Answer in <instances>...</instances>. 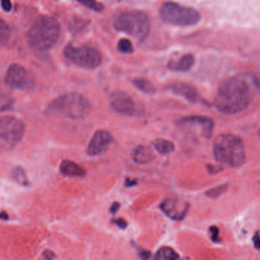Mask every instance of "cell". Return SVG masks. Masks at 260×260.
Segmentation results:
<instances>
[{
  "instance_id": "cell-12",
  "label": "cell",
  "mask_w": 260,
  "mask_h": 260,
  "mask_svg": "<svg viewBox=\"0 0 260 260\" xmlns=\"http://www.w3.org/2000/svg\"><path fill=\"white\" fill-rule=\"evenodd\" d=\"M177 124L180 127H199L202 136L207 139H209L212 135L214 126L212 118L203 115L184 117L177 121Z\"/></svg>"
},
{
  "instance_id": "cell-26",
  "label": "cell",
  "mask_w": 260,
  "mask_h": 260,
  "mask_svg": "<svg viewBox=\"0 0 260 260\" xmlns=\"http://www.w3.org/2000/svg\"><path fill=\"white\" fill-rule=\"evenodd\" d=\"M226 188H228V185H219V186L215 187L212 189L208 190L206 194L209 197L214 199V198H217L221 196L223 193H224V191H226Z\"/></svg>"
},
{
  "instance_id": "cell-33",
  "label": "cell",
  "mask_w": 260,
  "mask_h": 260,
  "mask_svg": "<svg viewBox=\"0 0 260 260\" xmlns=\"http://www.w3.org/2000/svg\"><path fill=\"white\" fill-rule=\"evenodd\" d=\"M150 255H151V254L149 251H143L141 252V258L142 260H148Z\"/></svg>"
},
{
  "instance_id": "cell-4",
  "label": "cell",
  "mask_w": 260,
  "mask_h": 260,
  "mask_svg": "<svg viewBox=\"0 0 260 260\" xmlns=\"http://www.w3.org/2000/svg\"><path fill=\"white\" fill-rule=\"evenodd\" d=\"M214 155L217 162L231 168H238L246 162L244 144L233 134H220L215 138Z\"/></svg>"
},
{
  "instance_id": "cell-19",
  "label": "cell",
  "mask_w": 260,
  "mask_h": 260,
  "mask_svg": "<svg viewBox=\"0 0 260 260\" xmlns=\"http://www.w3.org/2000/svg\"><path fill=\"white\" fill-rule=\"evenodd\" d=\"M132 83H133L134 86H135L138 90L144 92V93L151 95V94L156 92L155 86L146 79H135V80H132Z\"/></svg>"
},
{
  "instance_id": "cell-21",
  "label": "cell",
  "mask_w": 260,
  "mask_h": 260,
  "mask_svg": "<svg viewBox=\"0 0 260 260\" xmlns=\"http://www.w3.org/2000/svg\"><path fill=\"white\" fill-rule=\"evenodd\" d=\"M12 179L17 182L19 185H23V186H28L30 185L29 181L27 177L26 173L25 170L22 167H16L12 170L11 172Z\"/></svg>"
},
{
  "instance_id": "cell-13",
  "label": "cell",
  "mask_w": 260,
  "mask_h": 260,
  "mask_svg": "<svg viewBox=\"0 0 260 260\" xmlns=\"http://www.w3.org/2000/svg\"><path fill=\"white\" fill-rule=\"evenodd\" d=\"M162 212L175 220H182L186 216L188 205L184 201L176 198H168L160 204Z\"/></svg>"
},
{
  "instance_id": "cell-16",
  "label": "cell",
  "mask_w": 260,
  "mask_h": 260,
  "mask_svg": "<svg viewBox=\"0 0 260 260\" xmlns=\"http://www.w3.org/2000/svg\"><path fill=\"white\" fill-rule=\"evenodd\" d=\"M194 57L192 54H186L178 59H173L169 62V69L176 72H187L194 66Z\"/></svg>"
},
{
  "instance_id": "cell-11",
  "label": "cell",
  "mask_w": 260,
  "mask_h": 260,
  "mask_svg": "<svg viewBox=\"0 0 260 260\" xmlns=\"http://www.w3.org/2000/svg\"><path fill=\"white\" fill-rule=\"evenodd\" d=\"M113 141L110 132L103 129L97 130L88 144L86 153L91 156H100L109 149Z\"/></svg>"
},
{
  "instance_id": "cell-5",
  "label": "cell",
  "mask_w": 260,
  "mask_h": 260,
  "mask_svg": "<svg viewBox=\"0 0 260 260\" xmlns=\"http://www.w3.org/2000/svg\"><path fill=\"white\" fill-rule=\"evenodd\" d=\"M113 26L116 31L128 35L138 44H142L150 33L151 25L147 13L140 10H127L116 16Z\"/></svg>"
},
{
  "instance_id": "cell-14",
  "label": "cell",
  "mask_w": 260,
  "mask_h": 260,
  "mask_svg": "<svg viewBox=\"0 0 260 260\" xmlns=\"http://www.w3.org/2000/svg\"><path fill=\"white\" fill-rule=\"evenodd\" d=\"M167 89L179 96L183 97L191 103L202 101V97L194 86L182 82H174L167 86Z\"/></svg>"
},
{
  "instance_id": "cell-27",
  "label": "cell",
  "mask_w": 260,
  "mask_h": 260,
  "mask_svg": "<svg viewBox=\"0 0 260 260\" xmlns=\"http://www.w3.org/2000/svg\"><path fill=\"white\" fill-rule=\"evenodd\" d=\"M13 105H14L13 100L10 97L2 96V98H1V110H2V112L12 110Z\"/></svg>"
},
{
  "instance_id": "cell-36",
  "label": "cell",
  "mask_w": 260,
  "mask_h": 260,
  "mask_svg": "<svg viewBox=\"0 0 260 260\" xmlns=\"http://www.w3.org/2000/svg\"><path fill=\"white\" fill-rule=\"evenodd\" d=\"M8 214H7V212H5V211H3L2 213H1V218L3 219V220H7V219L9 218Z\"/></svg>"
},
{
  "instance_id": "cell-29",
  "label": "cell",
  "mask_w": 260,
  "mask_h": 260,
  "mask_svg": "<svg viewBox=\"0 0 260 260\" xmlns=\"http://www.w3.org/2000/svg\"><path fill=\"white\" fill-rule=\"evenodd\" d=\"M210 231L211 233V239L214 240V242H217L219 240V231L218 228L215 226H212L210 228Z\"/></svg>"
},
{
  "instance_id": "cell-7",
  "label": "cell",
  "mask_w": 260,
  "mask_h": 260,
  "mask_svg": "<svg viewBox=\"0 0 260 260\" xmlns=\"http://www.w3.org/2000/svg\"><path fill=\"white\" fill-rule=\"evenodd\" d=\"M63 54L71 63L84 69H96L103 63L101 54L87 45L75 46L70 44L65 47Z\"/></svg>"
},
{
  "instance_id": "cell-25",
  "label": "cell",
  "mask_w": 260,
  "mask_h": 260,
  "mask_svg": "<svg viewBox=\"0 0 260 260\" xmlns=\"http://www.w3.org/2000/svg\"><path fill=\"white\" fill-rule=\"evenodd\" d=\"M79 4H82L84 7H87L92 11L100 13L104 10L105 7L102 3L94 1V0H79Z\"/></svg>"
},
{
  "instance_id": "cell-17",
  "label": "cell",
  "mask_w": 260,
  "mask_h": 260,
  "mask_svg": "<svg viewBox=\"0 0 260 260\" xmlns=\"http://www.w3.org/2000/svg\"><path fill=\"white\" fill-rule=\"evenodd\" d=\"M60 173L67 177L80 178L86 176V170L74 161L65 159L60 164Z\"/></svg>"
},
{
  "instance_id": "cell-8",
  "label": "cell",
  "mask_w": 260,
  "mask_h": 260,
  "mask_svg": "<svg viewBox=\"0 0 260 260\" xmlns=\"http://www.w3.org/2000/svg\"><path fill=\"white\" fill-rule=\"evenodd\" d=\"M25 133L23 121L16 117L5 115L0 119V139L6 149H12L17 145Z\"/></svg>"
},
{
  "instance_id": "cell-24",
  "label": "cell",
  "mask_w": 260,
  "mask_h": 260,
  "mask_svg": "<svg viewBox=\"0 0 260 260\" xmlns=\"http://www.w3.org/2000/svg\"><path fill=\"white\" fill-rule=\"evenodd\" d=\"M117 49L121 54H131L135 51L133 44L129 39H121L118 41Z\"/></svg>"
},
{
  "instance_id": "cell-3",
  "label": "cell",
  "mask_w": 260,
  "mask_h": 260,
  "mask_svg": "<svg viewBox=\"0 0 260 260\" xmlns=\"http://www.w3.org/2000/svg\"><path fill=\"white\" fill-rule=\"evenodd\" d=\"M92 110V105L86 97L78 92H68L59 95L47 107L48 115L73 120L83 119Z\"/></svg>"
},
{
  "instance_id": "cell-10",
  "label": "cell",
  "mask_w": 260,
  "mask_h": 260,
  "mask_svg": "<svg viewBox=\"0 0 260 260\" xmlns=\"http://www.w3.org/2000/svg\"><path fill=\"white\" fill-rule=\"evenodd\" d=\"M111 107L118 113L127 116H140L144 109L137 104L130 95L122 91H115L109 97Z\"/></svg>"
},
{
  "instance_id": "cell-20",
  "label": "cell",
  "mask_w": 260,
  "mask_h": 260,
  "mask_svg": "<svg viewBox=\"0 0 260 260\" xmlns=\"http://www.w3.org/2000/svg\"><path fill=\"white\" fill-rule=\"evenodd\" d=\"M177 252L170 247L164 246L156 252L153 260H179Z\"/></svg>"
},
{
  "instance_id": "cell-28",
  "label": "cell",
  "mask_w": 260,
  "mask_h": 260,
  "mask_svg": "<svg viewBox=\"0 0 260 260\" xmlns=\"http://www.w3.org/2000/svg\"><path fill=\"white\" fill-rule=\"evenodd\" d=\"M1 7H2L3 10H4V11L9 13V12L11 11L12 9H13V4H12V3L9 1V0H2Z\"/></svg>"
},
{
  "instance_id": "cell-35",
  "label": "cell",
  "mask_w": 260,
  "mask_h": 260,
  "mask_svg": "<svg viewBox=\"0 0 260 260\" xmlns=\"http://www.w3.org/2000/svg\"><path fill=\"white\" fill-rule=\"evenodd\" d=\"M137 185V181L135 179H127L125 181V185L127 187H132Z\"/></svg>"
},
{
  "instance_id": "cell-2",
  "label": "cell",
  "mask_w": 260,
  "mask_h": 260,
  "mask_svg": "<svg viewBox=\"0 0 260 260\" xmlns=\"http://www.w3.org/2000/svg\"><path fill=\"white\" fill-rule=\"evenodd\" d=\"M60 25L54 17L40 16L33 22L26 34L27 42L38 52L49 51L58 42Z\"/></svg>"
},
{
  "instance_id": "cell-15",
  "label": "cell",
  "mask_w": 260,
  "mask_h": 260,
  "mask_svg": "<svg viewBox=\"0 0 260 260\" xmlns=\"http://www.w3.org/2000/svg\"><path fill=\"white\" fill-rule=\"evenodd\" d=\"M131 157L135 164L145 165L150 164L155 159V154L151 147L140 144L132 150Z\"/></svg>"
},
{
  "instance_id": "cell-22",
  "label": "cell",
  "mask_w": 260,
  "mask_h": 260,
  "mask_svg": "<svg viewBox=\"0 0 260 260\" xmlns=\"http://www.w3.org/2000/svg\"><path fill=\"white\" fill-rule=\"evenodd\" d=\"M89 20L87 19H82V18H74L69 22V29L71 32H80L82 30L84 29L88 25H89Z\"/></svg>"
},
{
  "instance_id": "cell-1",
  "label": "cell",
  "mask_w": 260,
  "mask_h": 260,
  "mask_svg": "<svg viewBox=\"0 0 260 260\" xmlns=\"http://www.w3.org/2000/svg\"><path fill=\"white\" fill-rule=\"evenodd\" d=\"M251 103L250 86L241 77H231L223 80L219 85L214 99V106L225 115L240 113L247 109Z\"/></svg>"
},
{
  "instance_id": "cell-31",
  "label": "cell",
  "mask_w": 260,
  "mask_h": 260,
  "mask_svg": "<svg viewBox=\"0 0 260 260\" xmlns=\"http://www.w3.org/2000/svg\"><path fill=\"white\" fill-rule=\"evenodd\" d=\"M44 256H45L46 260H53L54 257H55V255L51 250H46L44 252Z\"/></svg>"
},
{
  "instance_id": "cell-32",
  "label": "cell",
  "mask_w": 260,
  "mask_h": 260,
  "mask_svg": "<svg viewBox=\"0 0 260 260\" xmlns=\"http://www.w3.org/2000/svg\"><path fill=\"white\" fill-rule=\"evenodd\" d=\"M120 208V204L118 202H115V203L112 204V206L110 208V212L112 214H115L117 211H118Z\"/></svg>"
},
{
  "instance_id": "cell-6",
  "label": "cell",
  "mask_w": 260,
  "mask_h": 260,
  "mask_svg": "<svg viewBox=\"0 0 260 260\" xmlns=\"http://www.w3.org/2000/svg\"><path fill=\"white\" fill-rule=\"evenodd\" d=\"M159 15L164 22L179 26L196 25L202 19V15L196 9L173 2L164 3L159 9Z\"/></svg>"
},
{
  "instance_id": "cell-23",
  "label": "cell",
  "mask_w": 260,
  "mask_h": 260,
  "mask_svg": "<svg viewBox=\"0 0 260 260\" xmlns=\"http://www.w3.org/2000/svg\"><path fill=\"white\" fill-rule=\"evenodd\" d=\"M11 37V29L4 19H0V43L2 45H7Z\"/></svg>"
},
{
  "instance_id": "cell-9",
  "label": "cell",
  "mask_w": 260,
  "mask_h": 260,
  "mask_svg": "<svg viewBox=\"0 0 260 260\" xmlns=\"http://www.w3.org/2000/svg\"><path fill=\"white\" fill-rule=\"evenodd\" d=\"M4 83L12 89L30 90L36 84L34 77L22 65L12 63L4 77Z\"/></svg>"
},
{
  "instance_id": "cell-30",
  "label": "cell",
  "mask_w": 260,
  "mask_h": 260,
  "mask_svg": "<svg viewBox=\"0 0 260 260\" xmlns=\"http://www.w3.org/2000/svg\"><path fill=\"white\" fill-rule=\"evenodd\" d=\"M114 221H115V224H116L118 228H121V229H125L127 226V221H126L124 219L118 218L114 220Z\"/></svg>"
},
{
  "instance_id": "cell-37",
  "label": "cell",
  "mask_w": 260,
  "mask_h": 260,
  "mask_svg": "<svg viewBox=\"0 0 260 260\" xmlns=\"http://www.w3.org/2000/svg\"><path fill=\"white\" fill-rule=\"evenodd\" d=\"M259 135H260V131H259Z\"/></svg>"
},
{
  "instance_id": "cell-34",
  "label": "cell",
  "mask_w": 260,
  "mask_h": 260,
  "mask_svg": "<svg viewBox=\"0 0 260 260\" xmlns=\"http://www.w3.org/2000/svg\"><path fill=\"white\" fill-rule=\"evenodd\" d=\"M254 245L257 249H260V236L255 234L253 238Z\"/></svg>"
},
{
  "instance_id": "cell-18",
  "label": "cell",
  "mask_w": 260,
  "mask_h": 260,
  "mask_svg": "<svg viewBox=\"0 0 260 260\" xmlns=\"http://www.w3.org/2000/svg\"><path fill=\"white\" fill-rule=\"evenodd\" d=\"M153 148L162 155H168L175 150V145L171 141L158 138L152 142Z\"/></svg>"
}]
</instances>
